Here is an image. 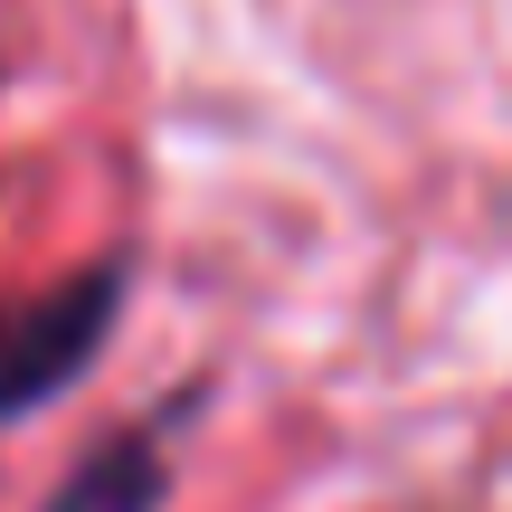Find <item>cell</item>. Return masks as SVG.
Here are the masks:
<instances>
[{
    "instance_id": "cell-2",
    "label": "cell",
    "mask_w": 512,
    "mask_h": 512,
    "mask_svg": "<svg viewBox=\"0 0 512 512\" xmlns=\"http://www.w3.org/2000/svg\"><path fill=\"white\" fill-rule=\"evenodd\" d=\"M152 503H162V465H152V446H105V456L76 465V484L48 512H152Z\"/></svg>"
},
{
    "instance_id": "cell-1",
    "label": "cell",
    "mask_w": 512,
    "mask_h": 512,
    "mask_svg": "<svg viewBox=\"0 0 512 512\" xmlns=\"http://www.w3.org/2000/svg\"><path fill=\"white\" fill-rule=\"evenodd\" d=\"M105 323H114V275H76V285L0 304V418H19L48 389H67L95 361Z\"/></svg>"
}]
</instances>
